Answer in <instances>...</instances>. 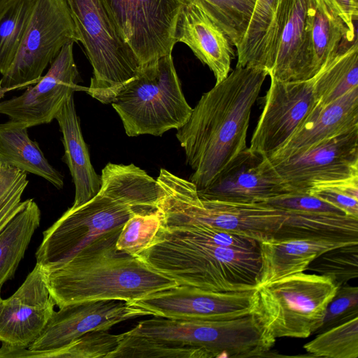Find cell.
I'll list each match as a JSON object with an SVG mask.
<instances>
[{
    "instance_id": "19",
    "label": "cell",
    "mask_w": 358,
    "mask_h": 358,
    "mask_svg": "<svg viewBox=\"0 0 358 358\" xmlns=\"http://www.w3.org/2000/svg\"><path fill=\"white\" fill-rule=\"evenodd\" d=\"M197 193L204 200L257 203L287 192L273 176L266 157L246 148Z\"/></svg>"
},
{
    "instance_id": "1",
    "label": "cell",
    "mask_w": 358,
    "mask_h": 358,
    "mask_svg": "<svg viewBox=\"0 0 358 358\" xmlns=\"http://www.w3.org/2000/svg\"><path fill=\"white\" fill-rule=\"evenodd\" d=\"M267 76L264 69L236 66L201 96L177 129L186 162L194 171L189 181L197 190L209 185L247 148L252 108Z\"/></svg>"
},
{
    "instance_id": "24",
    "label": "cell",
    "mask_w": 358,
    "mask_h": 358,
    "mask_svg": "<svg viewBox=\"0 0 358 358\" xmlns=\"http://www.w3.org/2000/svg\"><path fill=\"white\" fill-rule=\"evenodd\" d=\"M356 38L323 0H308L305 48L313 78L345 43Z\"/></svg>"
},
{
    "instance_id": "40",
    "label": "cell",
    "mask_w": 358,
    "mask_h": 358,
    "mask_svg": "<svg viewBox=\"0 0 358 358\" xmlns=\"http://www.w3.org/2000/svg\"><path fill=\"white\" fill-rule=\"evenodd\" d=\"M327 6L339 17L352 34H357L358 0H323Z\"/></svg>"
},
{
    "instance_id": "12",
    "label": "cell",
    "mask_w": 358,
    "mask_h": 358,
    "mask_svg": "<svg viewBox=\"0 0 358 358\" xmlns=\"http://www.w3.org/2000/svg\"><path fill=\"white\" fill-rule=\"evenodd\" d=\"M266 161L287 193L308 192L316 184L358 176V128L285 159Z\"/></svg>"
},
{
    "instance_id": "18",
    "label": "cell",
    "mask_w": 358,
    "mask_h": 358,
    "mask_svg": "<svg viewBox=\"0 0 358 358\" xmlns=\"http://www.w3.org/2000/svg\"><path fill=\"white\" fill-rule=\"evenodd\" d=\"M43 268L36 264L16 292L0 296V342L25 348L37 338L55 311Z\"/></svg>"
},
{
    "instance_id": "34",
    "label": "cell",
    "mask_w": 358,
    "mask_h": 358,
    "mask_svg": "<svg viewBox=\"0 0 358 358\" xmlns=\"http://www.w3.org/2000/svg\"><path fill=\"white\" fill-rule=\"evenodd\" d=\"M163 225L162 217L157 209L136 213L123 225L117 239L116 248L138 257L153 243Z\"/></svg>"
},
{
    "instance_id": "11",
    "label": "cell",
    "mask_w": 358,
    "mask_h": 358,
    "mask_svg": "<svg viewBox=\"0 0 358 358\" xmlns=\"http://www.w3.org/2000/svg\"><path fill=\"white\" fill-rule=\"evenodd\" d=\"M117 32L141 67L171 54L180 0H102Z\"/></svg>"
},
{
    "instance_id": "30",
    "label": "cell",
    "mask_w": 358,
    "mask_h": 358,
    "mask_svg": "<svg viewBox=\"0 0 358 358\" xmlns=\"http://www.w3.org/2000/svg\"><path fill=\"white\" fill-rule=\"evenodd\" d=\"M123 334H112L108 330L88 331L66 345L50 350L24 348L23 357L107 358L118 346Z\"/></svg>"
},
{
    "instance_id": "9",
    "label": "cell",
    "mask_w": 358,
    "mask_h": 358,
    "mask_svg": "<svg viewBox=\"0 0 358 358\" xmlns=\"http://www.w3.org/2000/svg\"><path fill=\"white\" fill-rule=\"evenodd\" d=\"M126 333L203 348L213 357H263L275 343L252 313L220 320L155 317L140 321Z\"/></svg>"
},
{
    "instance_id": "20",
    "label": "cell",
    "mask_w": 358,
    "mask_h": 358,
    "mask_svg": "<svg viewBox=\"0 0 358 358\" xmlns=\"http://www.w3.org/2000/svg\"><path fill=\"white\" fill-rule=\"evenodd\" d=\"M176 41L186 44L208 66L215 83L229 75L235 57L234 45L199 1L182 6L176 26Z\"/></svg>"
},
{
    "instance_id": "32",
    "label": "cell",
    "mask_w": 358,
    "mask_h": 358,
    "mask_svg": "<svg viewBox=\"0 0 358 358\" xmlns=\"http://www.w3.org/2000/svg\"><path fill=\"white\" fill-rule=\"evenodd\" d=\"M183 4L199 1L237 48L246 33L256 0H180Z\"/></svg>"
},
{
    "instance_id": "28",
    "label": "cell",
    "mask_w": 358,
    "mask_h": 358,
    "mask_svg": "<svg viewBox=\"0 0 358 358\" xmlns=\"http://www.w3.org/2000/svg\"><path fill=\"white\" fill-rule=\"evenodd\" d=\"M40 222L41 210L29 199L0 231V296L3 284L14 276Z\"/></svg>"
},
{
    "instance_id": "6",
    "label": "cell",
    "mask_w": 358,
    "mask_h": 358,
    "mask_svg": "<svg viewBox=\"0 0 358 358\" xmlns=\"http://www.w3.org/2000/svg\"><path fill=\"white\" fill-rule=\"evenodd\" d=\"M111 105L120 116L129 136H160L178 129L189 117L187 102L171 54L142 66L120 87Z\"/></svg>"
},
{
    "instance_id": "15",
    "label": "cell",
    "mask_w": 358,
    "mask_h": 358,
    "mask_svg": "<svg viewBox=\"0 0 358 358\" xmlns=\"http://www.w3.org/2000/svg\"><path fill=\"white\" fill-rule=\"evenodd\" d=\"M127 303L148 310L155 317L176 320H227L252 313L255 289L219 292L178 285Z\"/></svg>"
},
{
    "instance_id": "36",
    "label": "cell",
    "mask_w": 358,
    "mask_h": 358,
    "mask_svg": "<svg viewBox=\"0 0 358 358\" xmlns=\"http://www.w3.org/2000/svg\"><path fill=\"white\" fill-rule=\"evenodd\" d=\"M280 0H256L245 36L236 48V66H250L256 49L273 22Z\"/></svg>"
},
{
    "instance_id": "13",
    "label": "cell",
    "mask_w": 358,
    "mask_h": 358,
    "mask_svg": "<svg viewBox=\"0 0 358 358\" xmlns=\"http://www.w3.org/2000/svg\"><path fill=\"white\" fill-rule=\"evenodd\" d=\"M308 0H280L275 17L259 42L251 67L270 78L302 81L313 78L305 48Z\"/></svg>"
},
{
    "instance_id": "31",
    "label": "cell",
    "mask_w": 358,
    "mask_h": 358,
    "mask_svg": "<svg viewBox=\"0 0 358 358\" xmlns=\"http://www.w3.org/2000/svg\"><path fill=\"white\" fill-rule=\"evenodd\" d=\"M36 0H16L0 18V74L13 62L29 24Z\"/></svg>"
},
{
    "instance_id": "25",
    "label": "cell",
    "mask_w": 358,
    "mask_h": 358,
    "mask_svg": "<svg viewBox=\"0 0 358 358\" xmlns=\"http://www.w3.org/2000/svg\"><path fill=\"white\" fill-rule=\"evenodd\" d=\"M287 213L273 238L358 243V217L345 214Z\"/></svg>"
},
{
    "instance_id": "8",
    "label": "cell",
    "mask_w": 358,
    "mask_h": 358,
    "mask_svg": "<svg viewBox=\"0 0 358 358\" xmlns=\"http://www.w3.org/2000/svg\"><path fill=\"white\" fill-rule=\"evenodd\" d=\"M93 69L87 92L110 103L117 91L133 78L141 65L124 42L102 0H66Z\"/></svg>"
},
{
    "instance_id": "39",
    "label": "cell",
    "mask_w": 358,
    "mask_h": 358,
    "mask_svg": "<svg viewBox=\"0 0 358 358\" xmlns=\"http://www.w3.org/2000/svg\"><path fill=\"white\" fill-rule=\"evenodd\" d=\"M308 192L337 208L344 214L358 217V199L318 185L313 186Z\"/></svg>"
},
{
    "instance_id": "35",
    "label": "cell",
    "mask_w": 358,
    "mask_h": 358,
    "mask_svg": "<svg viewBox=\"0 0 358 358\" xmlns=\"http://www.w3.org/2000/svg\"><path fill=\"white\" fill-rule=\"evenodd\" d=\"M307 269L330 278L338 287L358 277V243L336 247L313 259Z\"/></svg>"
},
{
    "instance_id": "22",
    "label": "cell",
    "mask_w": 358,
    "mask_h": 358,
    "mask_svg": "<svg viewBox=\"0 0 358 358\" xmlns=\"http://www.w3.org/2000/svg\"><path fill=\"white\" fill-rule=\"evenodd\" d=\"M62 134L64 148L63 161L67 164L75 185L73 207L82 205L99 191L101 177L90 162L87 146L83 139L77 115L73 95L64 103L55 118Z\"/></svg>"
},
{
    "instance_id": "4",
    "label": "cell",
    "mask_w": 358,
    "mask_h": 358,
    "mask_svg": "<svg viewBox=\"0 0 358 358\" xmlns=\"http://www.w3.org/2000/svg\"><path fill=\"white\" fill-rule=\"evenodd\" d=\"M138 257L179 285L219 292L256 289L261 266L259 250L212 244L189 226L163 225Z\"/></svg>"
},
{
    "instance_id": "38",
    "label": "cell",
    "mask_w": 358,
    "mask_h": 358,
    "mask_svg": "<svg viewBox=\"0 0 358 358\" xmlns=\"http://www.w3.org/2000/svg\"><path fill=\"white\" fill-rule=\"evenodd\" d=\"M260 202L287 212L344 214L337 208L308 192L282 194Z\"/></svg>"
},
{
    "instance_id": "7",
    "label": "cell",
    "mask_w": 358,
    "mask_h": 358,
    "mask_svg": "<svg viewBox=\"0 0 358 358\" xmlns=\"http://www.w3.org/2000/svg\"><path fill=\"white\" fill-rule=\"evenodd\" d=\"M338 287L322 275H290L255 289L252 314L274 342L282 337L306 338L320 326Z\"/></svg>"
},
{
    "instance_id": "16",
    "label": "cell",
    "mask_w": 358,
    "mask_h": 358,
    "mask_svg": "<svg viewBox=\"0 0 358 358\" xmlns=\"http://www.w3.org/2000/svg\"><path fill=\"white\" fill-rule=\"evenodd\" d=\"M316 104L313 78L302 81L271 78L249 149L264 157L270 156L301 125Z\"/></svg>"
},
{
    "instance_id": "21",
    "label": "cell",
    "mask_w": 358,
    "mask_h": 358,
    "mask_svg": "<svg viewBox=\"0 0 358 358\" xmlns=\"http://www.w3.org/2000/svg\"><path fill=\"white\" fill-rule=\"evenodd\" d=\"M358 128V87L326 105L316 104L301 125L269 161L280 160L302 152L341 134Z\"/></svg>"
},
{
    "instance_id": "10",
    "label": "cell",
    "mask_w": 358,
    "mask_h": 358,
    "mask_svg": "<svg viewBox=\"0 0 358 358\" xmlns=\"http://www.w3.org/2000/svg\"><path fill=\"white\" fill-rule=\"evenodd\" d=\"M80 41L66 0H36L22 43L0 87L9 92L38 83L66 44Z\"/></svg>"
},
{
    "instance_id": "3",
    "label": "cell",
    "mask_w": 358,
    "mask_h": 358,
    "mask_svg": "<svg viewBox=\"0 0 358 358\" xmlns=\"http://www.w3.org/2000/svg\"><path fill=\"white\" fill-rule=\"evenodd\" d=\"M117 230L66 261L43 269L51 296L59 307L83 301L131 302L178 285L138 257L116 248Z\"/></svg>"
},
{
    "instance_id": "23",
    "label": "cell",
    "mask_w": 358,
    "mask_h": 358,
    "mask_svg": "<svg viewBox=\"0 0 358 358\" xmlns=\"http://www.w3.org/2000/svg\"><path fill=\"white\" fill-rule=\"evenodd\" d=\"M348 244L352 243L273 238L259 242L261 266L257 288L303 272L310 263L322 253Z\"/></svg>"
},
{
    "instance_id": "27",
    "label": "cell",
    "mask_w": 358,
    "mask_h": 358,
    "mask_svg": "<svg viewBox=\"0 0 358 358\" xmlns=\"http://www.w3.org/2000/svg\"><path fill=\"white\" fill-rule=\"evenodd\" d=\"M358 87L357 38L345 43L313 78L317 103L328 105Z\"/></svg>"
},
{
    "instance_id": "29",
    "label": "cell",
    "mask_w": 358,
    "mask_h": 358,
    "mask_svg": "<svg viewBox=\"0 0 358 358\" xmlns=\"http://www.w3.org/2000/svg\"><path fill=\"white\" fill-rule=\"evenodd\" d=\"M117 348L107 358H212L203 348L166 340L122 333Z\"/></svg>"
},
{
    "instance_id": "42",
    "label": "cell",
    "mask_w": 358,
    "mask_h": 358,
    "mask_svg": "<svg viewBox=\"0 0 358 358\" xmlns=\"http://www.w3.org/2000/svg\"><path fill=\"white\" fill-rule=\"evenodd\" d=\"M8 91L6 90H4L0 87V99L3 96L5 93H6Z\"/></svg>"
},
{
    "instance_id": "2",
    "label": "cell",
    "mask_w": 358,
    "mask_h": 358,
    "mask_svg": "<svg viewBox=\"0 0 358 358\" xmlns=\"http://www.w3.org/2000/svg\"><path fill=\"white\" fill-rule=\"evenodd\" d=\"M98 193L69 208L45 231L35 256L43 269L55 266L97 239L122 229L136 213L152 208L160 194L157 180L133 164H107Z\"/></svg>"
},
{
    "instance_id": "41",
    "label": "cell",
    "mask_w": 358,
    "mask_h": 358,
    "mask_svg": "<svg viewBox=\"0 0 358 358\" xmlns=\"http://www.w3.org/2000/svg\"><path fill=\"white\" fill-rule=\"evenodd\" d=\"M16 0H0V18Z\"/></svg>"
},
{
    "instance_id": "33",
    "label": "cell",
    "mask_w": 358,
    "mask_h": 358,
    "mask_svg": "<svg viewBox=\"0 0 358 358\" xmlns=\"http://www.w3.org/2000/svg\"><path fill=\"white\" fill-rule=\"evenodd\" d=\"M303 348L313 357L357 358L358 317L318 334Z\"/></svg>"
},
{
    "instance_id": "26",
    "label": "cell",
    "mask_w": 358,
    "mask_h": 358,
    "mask_svg": "<svg viewBox=\"0 0 358 358\" xmlns=\"http://www.w3.org/2000/svg\"><path fill=\"white\" fill-rule=\"evenodd\" d=\"M27 129L8 121L0 124V162L41 177L62 189L63 176L48 162L38 143L29 138Z\"/></svg>"
},
{
    "instance_id": "5",
    "label": "cell",
    "mask_w": 358,
    "mask_h": 358,
    "mask_svg": "<svg viewBox=\"0 0 358 358\" xmlns=\"http://www.w3.org/2000/svg\"><path fill=\"white\" fill-rule=\"evenodd\" d=\"M157 180L163 190L157 209L166 227L204 226L261 242L272 238L287 216L262 202L201 199L193 182L164 169Z\"/></svg>"
},
{
    "instance_id": "17",
    "label": "cell",
    "mask_w": 358,
    "mask_h": 358,
    "mask_svg": "<svg viewBox=\"0 0 358 358\" xmlns=\"http://www.w3.org/2000/svg\"><path fill=\"white\" fill-rule=\"evenodd\" d=\"M59 308L29 350L58 349L88 331L108 330L119 322L151 315L145 309L117 300L78 302Z\"/></svg>"
},
{
    "instance_id": "14",
    "label": "cell",
    "mask_w": 358,
    "mask_h": 358,
    "mask_svg": "<svg viewBox=\"0 0 358 358\" xmlns=\"http://www.w3.org/2000/svg\"><path fill=\"white\" fill-rule=\"evenodd\" d=\"M73 42L66 44L39 81L20 96L0 102V114L8 122L29 128L51 122L65 101L80 87L73 57Z\"/></svg>"
},
{
    "instance_id": "37",
    "label": "cell",
    "mask_w": 358,
    "mask_h": 358,
    "mask_svg": "<svg viewBox=\"0 0 358 358\" xmlns=\"http://www.w3.org/2000/svg\"><path fill=\"white\" fill-rule=\"evenodd\" d=\"M358 317V287L348 285L339 286L329 303L322 322L313 334Z\"/></svg>"
}]
</instances>
